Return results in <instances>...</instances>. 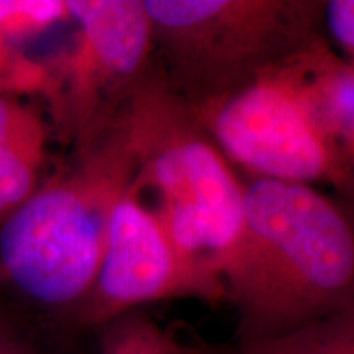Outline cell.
Listing matches in <instances>:
<instances>
[{"label":"cell","instance_id":"cell-17","mask_svg":"<svg viewBox=\"0 0 354 354\" xmlns=\"http://www.w3.org/2000/svg\"><path fill=\"white\" fill-rule=\"evenodd\" d=\"M0 279H2V276H0Z\"/></svg>","mask_w":354,"mask_h":354},{"label":"cell","instance_id":"cell-5","mask_svg":"<svg viewBox=\"0 0 354 354\" xmlns=\"http://www.w3.org/2000/svg\"><path fill=\"white\" fill-rule=\"evenodd\" d=\"M68 7L76 35L44 61L41 97L59 138L79 148L115 120L156 57L145 0H68Z\"/></svg>","mask_w":354,"mask_h":354},{"label":"cell","instance_id":"cell-10","mask_svg":"<svg viewBox=\"0 0 354 354\" xmlns=\"http://www.w3.org/2000/svg\"><path fill=\"white\" fill-rule=\"evenodd\" d=\"M240 354H354V304L290 333L243 342Z\"/></svg>","mask_w":354,"mask_h":354},{"label":"cell","instance_id":"cell-4","mask_svg":"<svg viewBox=\"0 0 354 354\" xmlns=\"http://www.w3.org/2000/svg\"><path fill=\"white\" fill-rule=\"evenodd\" d=\"M156 63L187 104L214 99L325 38V0H145Z\"/></svg>","mask_w":354,"mask_h":354},{"label":"cell","instance_id":"cell-11","mask_svg":"<svg viewBox=\"0 0 354 354\" xmlns=\"http://www.w3.org/2000/svg\"><path fill=\"white\" fill-rule=\"evenodd\" d=\"M100 328L99 354H185L167 331L140 312L125 313Z\"/></svg>","mask_w":354,"mask_h":354},{"label":"cell","instance_id":"cell-2","mask_svg":"<svg viewBox=\"0 0 354 354\" xmlns=\"http://www.w3.org/2000/svg\"><path fill=\"white\" fill-rule=\"evenodd\" d=\"M0 223V276L30 299L74 307L94 286L113 212L138 165L120 118Z\"/></svg>","mask_w":354,"mask_h":354},{"label":"cell","instance_id":"cell-15","mask_svg":"<svg viewBox=\"0 0 354 354\" xmlns=\"http://www.w3.org/2000/svg\"><path fill=\"white\" fill-rule=\"evenodd\" d=\"M0 354H39L20 338L0 330Z\"/></svg>","mask_w":354,"mask_h":354},{"label":"cell","instance_id":"cell-13","mask_svg":"<svg viewBox=\"0 0 354 354\" xmlns=\"http://www.w3.org/2000/svg\"><path fill=\"white\" fill-rule=\"evenodd\" d=\"M46 86V68L43 61L26 57L0 35V94L41 95Z\"/></svg>","mask_w":354,"mask_h":354},{"label":"cell","instance_id":"cell-6","mask_svg":"<svg viewBox=\"0 0 354 354\" xmlns=\"http://www.w3.org/2000/svg\"><path fill=\"white\" fill-rule=\"evenodd\" d=\"M187 105L225 158L254 179L351 190V166L313 120L287 63L227 94Z\"/></svg>","mask_w":354,"mask_h":354},{"label":"cell","instance_id":"cell-9","mask_svg":"<svg viewBox=\"0 0 354 354\" xmlns=\"http://www.w3.org/2000/svg\"><path fill=\"white\" fill-rule=\"evenodd\" d=\"M48 127L19 97L0 94V223L39 187Z\"/></svg>","mask_w":354,"mask_h":354},{"label":"cell","instance_id":"cell-14","mask_svg":"<svg viewBox=\"0 0 354 354\" xmlns=\"http://www.w3.org/2000/svg\"><path fill=\"white\" fill-rule=\"evenodd\" d=\"M325 30L354 63V0H325Z\"/></svg>","mask_w":354,"mask_h":354},{"label":"cell","instance_id":"cell-16","mask_svg":"<svg viewBox=\"0 0 354 354\" xmlns=\"http://www.w3.org/2000/svg\"><path fill=\"white\" fill-rule=\"evenodd\" d=\"M351 190L354 192V165H353V187H351Z\"/></svg>","mask_w":354,"mask_h":354},{"label":"cell","instance_id":"cell-3","mask_svg":"<svg viewBox=\"0 0 354 354\" xmlns=\"http://www.w3.org/2000/svg\"><path fill=\"white\" fill-rule=\"evenodd\" d=\"M135 153V189L185 253L221 268L241 233L245 187L158 63L117 115Z\"/></svg>","mask_w":354,"mask_h":354},{"label":"cell","instance_id":"cell-12","mask_svg":"<svg viewBox=\"0 0 354 354\" xmlns=\"http://www.w3.org/2000/svg\"><path fill=\"white\" fill-rule=\"evenodd\" d=\"M71 20L68 0H0V35L15 44Z\"/></svg>","mask_w":354,"mask_h":354},{"label":"cell","instance_id":"cell-8","mask_svg":"<svg viewBox=\"0 0 354 354\" xmlns=\"http://www.w3.org/2000/svg\"><path fill=\"white\" fill-rule=\"evenodd\" d=\"M313 120L335 148L354 165V63L322 38L287 61Z\"/></svg>","mask_w":354,"mask_h":354},{"label":"cell","instance_id":"cell-1","mask_svg":"<svg viewBox=\"0 0 354 354\" xmlns=\"http://www.w3.org/2000/svg\"><path fill=\"white\" fill-rule=\"evenodd\" d=\"M240 339L272 338L354 304V212L313 185L253 179L221 268Z\"/></svg>","mask_w":354,"mask_h":354},{"label":"cell","instance_id":"cell-7","mask_svg":"<svg viewBox=\"0 0 354 354\" xmlns=\"http://www.w3.org/2000/svg\"><path fill=\"white\" fill-rule=\"evenodd\" d=\"M194 299L227 300L223 279L174 241L151 203L135 185L113 212L95 282L77 307L84 325L104 326L146 304Z\"/></svg>","mask_w":354,"mask_h":354}]
</instances>
